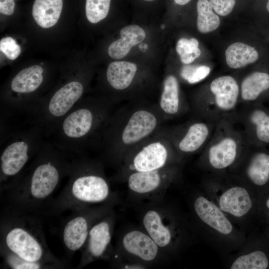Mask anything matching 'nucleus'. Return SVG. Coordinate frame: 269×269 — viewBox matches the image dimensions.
<instances>
[{"instance_id":"1","label":"nucleus","mask_w":269,"mask_h":269,"mask_svg":"<svg viewBox=\"0 0 269 269\" xmlns=\"http://www.w3.org/2000/svg\"><path fill=\"white\" fill-rule=\"evenodd\" d=\"M73 158L47 139L18 179L0 195L3 207L43 214L61 181L68 176Z\"/></svg>"},{"instance_id":"2","label":"nucleus","mask_w":269,"mask_h":269,"mask_svg":"<svg viewBox=\"0 0 269 269\" xmlns=\"http://www.w3.org/2000/svg\"><path fill=\"white\" fill-rule=\"evenodd\" d=\"M164 121L157 104L130 101L115 109L105 122L95 150L104 165L118 168L126 155L154 135Z\"/></svg>"},{"instance_id":"3","label":"nucleus","mask_w":269,"mask_h":269,"mask_svg":"<svg viewBox=\"0 0 269 269\" xmlns=\"http://www.w3.org/2000/svg\"><path fill=\"white\" fill-rule=\"evenodd\" d=\"M115 109L107 98H82L59 121L47 139L71 157L95 150L103 127Z\"/></svg>"},{"instance_id":"4","label":"nucleus","mask_w":269,"mask_h":269,"mask_svg":"<svg viewBox=\"0 0 269 269\" xmlns=\"http://www.w3.org/2000/svg\"><path fill=\"white\" fill-rule=\"evenodd\" d=\"M104 166L99 158L87 154L74 156L67 184L48 203L43 214L57 215L81 207L115 204L117 196L111 189Z\"/></svg>"},{"instance_id":"5","label":"nucleus","mask_w":269,"mask_h":269,"mask_svg":"<svg viewBox=\"0 0 269 269\" xmlns=\"http://www.w3.org/2000/svg\"><path fill=\"white\" fill-rule=\"evenodd\" d=\"M0 216V248L30 262L66 267L49 249L39 215L3 207Z\"/></svg>"},{"instance_id":"6","label":"nucleus","mask_w":269,"mask_h":269,"mask_svg":"<svg viewBox=\"0 0 269 269\" xmlns=\"http://www.w3.org/2000/svg\"><path fill=\"white\" fill-rule=\"evenodd\" d=\"M25 123L24 127L8 132L1 137L0 195L18 179L47 139L41 126Z\"/></svg>"},{"instance_id":"7","label":"nucleus","mask_w":269,"mask_h":269,"mask_svg":"<svg viewBox=\"0 0 269 269\" xmlns=\"http://www.w3.org/2000/svg\"><path fill=\"white\" fill-rule=\"evenodd\" d=\"M248 144L235 115L222 119L202 150L198 164L203 169L223 175L235 166Z\"/></svg>"},{"instance_id":"8","label":"nucleus","mask_w":269,"mask_h":269,"mask_svg":"<svg viewBox=\"0 0 269 269\" xmlns=\"http://www.w3.org/2000/svg\"><path fill=\"white\" fill-rule=\"evenodd\" d=\"M182 158L170 142L156 133L132 149L125 157L113 179L124 182L130 173L146 172L175 164Z\"/></svg>"},{"instance_id":"9","label":"nucleus","mask_w":269,"mask_h":269,"mask_svg":"<svg viewBox=\"0 0 269 269\" xmlns=\"http://www.w3.org/2000/svg\"><path fill=\"white\" fill-rule=\"evenodd\" d=\"M207 90L189 103L192 116L218 122L236 115L240 106V87L235 78L219 76L212 80Z\"/></svg>"},{"instance_id":"10","label":"nucleus","mask_w":269,"mask_h":269,"mask_svg":"<svg viewBox=\"0 0 269 269\" xmlns=\"http://www.w3.org/2000/svg\"><path fill=\"white\" fill-rule=\"evenodd\" d=\"M166 256L142 228H133L121 235L109 261L117 268L147 269Z\"/></svg>"},{"instance_id":"11","label":"nucleus","mask_w":269,"mask_h":269,"mask_svg":"<svg viewBox=\"0 0 269 269\" xmlns=\"http://www.w3.org/2000/svg\"><path fill=\"white\" fill-rule=\"evenodd\" d=\"M142 228L167 255L175 253L185 237V228L172 209L162 199L150 201L140 214Z\"/></svg>"},{"instance_id":"12","label":"nucleus","mask_w":269,"mask_h":269,"mask_svg":"<svg viewBox=\"0 0 269 269\" xmlns=\"http://www.w3.org/2000/svg\"><path fill=\"white\" fill-rule=\"evenodd\" d=\"M217 122L192 116L179 124L163 125L156 132L166 137L183 158L202 151L211 138Z\"/></svg>"},{"instance_id":"13","label":"nucleus","mask_w":269,"mask_h":269,"mask_svg":"<svg viewBox=\"0 0 269 269\" xmlns=\"http://www.w3.org/2000/svg\"><path fill=\"white\" fill-rule=\"evenodd\" d=\"M115 204L84 206L71 210L63 221L60 236L67 257L71 259L84 247L93 225L113 209Z\"/></svg>"},{"instance_id":"14","label":"nucleus","mask_w":269,"mask_h":269,"mask_svg":"<svg viewBox=\"0 0 269 269\" xmlns=\"http://www.w3.org/2000/svg\"><path fill=\"white\" fill-rule=\"evenodd\" d=\"M181 164L150 171L132 172L124 182H127L129 191L133 196L148 199L150 202L159 200L167 189L179 178Z\"/></svg>"},{"instance_id":"15","label":"nucleus","mask_w":269,"mask_h":269,"mask_svg":"<svg viewBox=\"0 0 269 269\" xmlns=\"http://www.w3.org/2000/svg\"><path fill=\"white\" fill-rule=\"evenodd\" d=\"M115 221L113 209L93 225L81 250V258L77 269H82L97 261H110L114 250L112 241Z\"/></svg>"},{"instance_id":"16","label":"nucleus","mask_w":269,"mask_h":269,"mask_svg":"<svg viewBox=\"0 0 269 269\" xmlns=\"http://www.w3.org/2000/svg\"><path fill=\"white\" fill-rule=\"evenodd\" d=\"M243 182L263 187L269 182V153L248 144L240 159L230 171Z\"/></svg>"},{"instance_id":"17","label":"nucleus","mask_w":269,"mask_h":269,"mask_svg":"<svg viewBox=\"0 0 269 269\" xmlns=\"http://www.w3.org/2000/svg\"><path fill=\"white\" fill-rule=\"evenodd\" d=\"M248 143H269V113L255 104L239 106L235 115Z\"/></svg>"},{"instance_id":"18","label":"nucleus","mask_w":269,"mask_h":269,"mask_svg":"<svg viewBox=\"0 0 269 269\" xmlns=\"http://www.w3.org/2000/svg\"><path fill=\"white\" fill-rule=\"evenodd\" d=\"M195 215L203 224L220 235L229 236L234 232L232 223L213 201L198 195L193 201Z\"/></svg>"},{"instance_id":"19","label":"nucleus","mask_w":269,"mask_h":269,"mask_svg":"<svg viewBox=\"0 0 269 269\" xmlns=\"http://www.w3.org/2000/svg\"><path fill=\"white\" fill-rule=\"evenodd\" d=\"M241 182L225 187L219 194L217 203L226 214L237 218L247 215L253 207L247 185Z\"/></svg>"},{"instance_id":"20","label":"nucleus","mask_w":269,"mask_h":269,"mask_svg":"<svg viewBox=\"0 0 269 269\" xmlns=\"http://www.w3.org/2000/svg\"><path fill=\"white\" fill-rule=\"evenodd\" d=\"M165 121L180 117L190 112L189 103L181 96L177 78L172 74L167 75L157 104Z\"/></svg>"},{"instance_id":"21","label":"nucleus","mask_w":269,"mask_h":269,"mask_svg":"<svg viewBox=\"0 0 269 269\" xmlns=\"http://www.w3.org/2000/svg\"><path fill=\"white\" fill-rule=\"evenodd\" d=\"M137 71L136 65L128 61H114L108 65L106 81L114 90L124 92L129 90L134 82Z\"/></svg>"},{"instance_id":"22","label":"nucleus","mask_w":269,"mask_h":269,"mask_svg":"<svg viewBox=\"0 0 269 269\" xmlns=\"http://www.w3.org/2000/svg\"><path fill=\"white\" fill-rule=\"evenodd\" d=\"M239 87L240 104H254L269 89V74L259 71L252 72L243 79Z\"/></svg>"},{"instance_id":"23","label":"nucleus","mask_w":269,"mask_h":269,"mask_svg":"<svg viewBox=\"0 0 269 269\" xmlns=\"http://www.w3.org/2000/svg\"><path fill=\"white\" fill-rule=\"evenodd\" d=\"M121 38L112 43L108 48L109 56L115 59L124 58L132 48L142 42L145 37L144 30L137 25H130L120 31Z\"/></svg>"},{"instance_id":"24","label":"nucleus","mask_w":269,"mask_h":269,"mask_svg":"<svg viewBox=\"0 0 269 269\" xmlns=\"http://www.w3.org/2000/svg\"><path fill=\"white\" fill-rule=\"evenodd\" d=\"M62 7L63 0H35L32 6V16L39 26L48 28L57 22Z\"/></svg>"},{"instance_id":"25","label":"nucleus","mask_w":269,"mask_h":269,"mask_svg":"<svg viewBox=\"0 0 269 269\" xmlns=\"http://www.w3.org/2000/svg\"><path fill=\"white\" fill-rule=\"evenodd\" d=\"M225 55L228 66L232 69L245 67L256 62L259 58V54L254 47L240 42L229 46Z\"/></svg>"},{"instance_id":"26","label":"nucleus","mask_w":269,"mask_h":269,"mask_svg":"<svg viewBox=\"0 0 269 269\" xmlns=\"http://www.w3.org/2000/svg\"><path fill=\"white\" fill-rule=\"evenodd\" d=\"M213 10L208 0H198L197 26L200 32H212L220 25V18Z\"/></svg>"},{"instance_id":"27","label":"nucleus","mask_w":269,"mask_h":269,"mask_svg":"<svg viewBox=\"0 0 269 269\" xmlns=\"http://www.w3.org/2000/svg\"><path fill=\"white\" fill-rule=\"evenodd\" d=\"M269 265L267 255L260 250L253 251L238 257L232 263L231 269H266Z\"/></svg>"},{"instance_id":"28","label":"nucleus","mask_w":269,"mask_h":269,"mask_svg":"<svg viewBox=\"0 0 269 269\" xmlns=\"http://www.w3.org/2000/svg\"><path fill=\"white\" fill-rule=\"evenodd\" d=\"M0 255L3 260L4 266L6 268L12 269H63L60 266L54 264L26 261L1 248Z\"/></svg>"},{"instance_id":"29","label":"nucleus","mask_w":269,"mask_h":269,"mask_svg":"<svg viewBox=\"0 0 269 269\" xmlns=\"http://www.w3.org/2000/svg\"><path fill=\"white\" fill-rule=\"evenodd\" d=\"M199 42L194 38L189 39L182 38L177 41L176 50L182 63L185 65L191 63L201 54Z\"/></svg>"},{"instance_id":"30","label":"nucleus","mask_w":269,"mask_h":269,"mask_svg":"<svg viewBox=\"0 0 269 269\" xmlns=\"http://www.w3.org/2000/svg\"><path fill=\"white\" fill-rule=\"evenodd\" d=\"M111 0H86V15L89 22L97 23L108 15Z\"/></svg>"},{"instance_id":"31","label":"nucleus","mask_w":269,"mask_h":269,"mask_svg":"<svg viewBox=\"0 0 269 269\" xmlns=\"http://www.w3.org/2000/svg\"><path fill=\"white\" fill-rule=\"evenodd\" d=\"M0 50L9 59H16L21 53L20 47L11 37H5L0 41Z\"/></svg>"},{"instance_id":"32","label":"nucleus","mask_w":269,"mask_h":269,"mask_svg":"<svg viewBox=\"0 0 269 269\" xmlns=\"http://www.w3.org/2000/svg\"><path fill=\"white\" fill-rule=\"evenodd\" d=\"M215 12L221 15L226 16L233 10L235 0H209Z\"/></svg>"},{"instance_id":"33","label":"nucleus","mask_w":269,"mask_h":269,"mask_svg":"<svg viewBox=\"0 0 269 269\" xmlns=\"http://www.w3.org/2000/svg\"><path fill=\"white\" fill-rule=\"evenodd\" d=\"M210 67L204 66H198L192 76L188 81L189 84L198 83L208 76L210 72Z\"/></svg>"},{"instance_id":"34","label":"nucleus","mask_w":269,"mask_h":269,"mask_svg":"<svg viewBox=\"0 0 269 269\" xmlns=\"http://www.w3.org/2000/svg\"><path fill=\"white\" fill-rule=\"evenodd\" d=\"M15 3L13 0H0V12L6 15H10L14 12Z\"/></svg>"},{"instance_id":"35","label":"nucleus","mask_w":269,"mask_h":269,"mask_svg":"<svg viewBox=\"0 0 269 269\" xmlns=\"http://www.w3.org/2000/svg\"><path fill=\"white\" fill-rule=\"evenodd\" d=\"M197 67L198 66L193 65L183 66L180 72V76L181 78L188 82Z\"/></svg>"},{"instance_id":"36","label":"nucleus","mask_w":269,"mask_h":269,"mask_svg":"<svg viewBox=\"0 0 269 269\" xmlns=\"http://www.w3.org/2000/svg\"><path fill=\"white\" fill-rule=\"evenodd\" d=\"M175 2L179 5H185L188 3L191 0H174Z\"/></svg>"},{"instance_id":"37","label":"nucleus","mask_w":269,"mask_h":269,"mask_svg":"<svg viewBox=\"0 0 269 269\" xmlns=\"http://www.w3.org/2000/svg\"><path fill=\"white\" fill-rule=\"evenodd\" d=\"M266 206L267 208L269 210V197L266 200Z\"/></svg>"},{"instance_id":"38","label":"nucleus","mask_w":269,"mask_h":269,"mask_svg":"<svg viewBox=\"0 0 269 269\" xmlns=\"http://www.w3.org/2000/svg\"><path fill=\"white\" fill-rule=\"evenodd\" d=\"M267 10L269 12V0H268V2L267 3Z\"/></svg>"},{"instance_id":"39","label":"nucleus","mask_w":269,"mask_h":269,"mask_svg":"<svg viewBox=\"0 0 269 269\" xmlns=\"http://www.w3.org/2000/svg\"><path fill=\"white\" fill-rule=\"evenodd\" d=\"M144 0L151 1V0Z\"/></svg>"}]
</instances>
